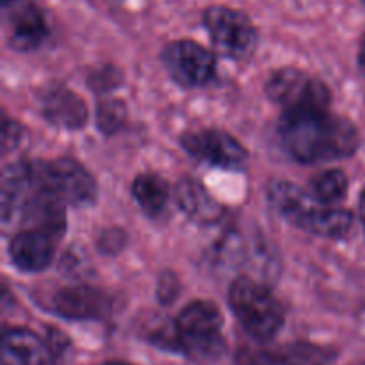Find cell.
<instances>
[{"instance_id":"1","label":"cell","mask_w":365,"mask_h":365,"mask_svg":"<svg viewBox=\"0 0 365 365\" xmlns=\"http://www.w3.org/2000/svg\"><path fill=\"white\" fill-rule=\"evenodd\" d=\"M280 138L285 150L299 163L342 159L353 155L360 145L355 125L328 110L284 113Z\"/></svg>"},{"instance_id":"2","label":"cell","mask_w":365,"mask_h":365,"mask_svg":"<svg viewBox=\"0 0 365 365\" xmlns=\"http://www.w3.org/2000/svg\"><path fill=\"white\" fill-rule=\"evenodd\" d=\"M269 202L285 220L321 237L341 239L353 228V214L349 210L327 205L291 182H273L269 185Z\"/></svg>"},{"instance_id":"3","label":"cell","mask_w":365,"mask_h":365,"mask_svg":"<svg viewBox=\"0 0 365 365\" xmlns=\"http://www.w3.org/2000/svg\"><path fill=\"white\" fill-rule=\"evenodd\" d=\"M228 302L239 323L253 339L266 342L284 324V307L273 292L252 278H239L232 284Z\"/></svg>"},{"instance_id":"4","label":"cell","mask_w":365,"mask_h":365,"mask_svg":"<svg viewBox=\"0 0 365 365\" xmlns=\"http://www.w3.org/2000/svg\"><path fill=\"white\" fill-rule=\"evenodd\" d=\"M220 309L209 302H192L178 314L173 327V351L196 359H214L223 351Z\"/></svg>"},{"instance_id":"5","label":"cell","mask_w":365,"mask_h":365,"mask_svg":"<svg viewBox=\"0 0 365 365\" xmlns=\"http://www.w3.org/2000/svg\"><path fill=\"white\" fill-rule=\"evenodd\" d=\"M36 187L52 192L63 203L84 207L95 202L96 182L88 170L70 157L31 163Z\"/></svg>"},{"instance_id":"6","label":"cell","mask_w":365,"mask_h":365,"mask_svg":"<svg viewBox=\"0 0 365 365\" xmlns=\"http://www.w3.org/2000/svg\"><path fill=\"white\" fill-rule=\"evenodd\" d=\"M203 25L217 52L230 59H248L257 48L259 34L242 11L228 6H210L203 11Z\"/></svg>"},{"instance_id":"7","label":"cell","mask_w":365,"mask_h":365,"mask_svg":"<svg viewBox=\"0 0 365 365\" xmlns=\"http://www.w3.org/2000/svg\"><path fill=\"white\" fill-rule=\"evenodd\" d=\"M266 93L273 102L284 107V113L328 110L330 89L323 81L294 68H284L271 75Z\"/></svg>"},{"instance_id":"8","label":"cell","mask_w":365,"mask_h":365,"mask_svg":"<svg viewBox=\"0 0 365 365\" xmlns=\"http://www.w3.org/2000/svg\"><path fill=\"white\" fill-rule=\"evenodd\" d=\"M163 63L171 77L185 88L203 86L216 75V57L192 39H178L163 50Z\"/></svg>"},{"instance_id":"9","label":"cell","mask_w":365,"mask_h":365,"mask_svg":"<svg viewBox=\"0 0 365 365\" xmlns=\"http://www.w3.org/2000/svg\"><path fill=\"white\" fill-rule=\"evenodd\" d=\"M182 146L196 159L223 170H245L248 164V152L234 138L217 128L187 132L182 135Z\"/></svg>"},{"instance_id":"10","label":"cell","mask_w":365,"mask_h":365,"mask_svg":"<svg viewBox=\"0 0 365 365\" xmlns=\"http://www.w3.org/2000/svg\"><path fill=\"white\" fill-rule=\"evenodd\" d=\"M2 9L11 48L29 52L45 41L48 25L34 0H2Z\"/></svg>"},{"instance_id":"11","label":"cell","mask_w":365,"mask_h":365,"mask_svg":"<svg viewBox=\"0 0 365 365\" xmlns=\"http://www.w3.org/2000/svg\"><path fill=\"white\" fill-rule=\"evenodd\" d=\"M330 349L312 344L274 346V348H245L235 355L237 365H327Z\"/></svg>"},{"instance_id":"12","label":"cell","mask_w":365,"mask_h":365,"mask_svg":"<svg viewBox=\"0 0 365 365\" xmlns=\"http://www.w3.org/2000/svg\"><path fill=\"white\" fill-rule=\"evenodd\" d=\"M53 309L66 319H100L113 309L110 296L91 285H71L53 296Z\"/></svg>"},{"instance_id":"13","label":"cell","mask_w":365,"mask_h":365,"mask_svg":"<svg viewBox=\"0 0 365 365\" xmlns=\"http://www.w3.org/2000/svg\"><path fill=\"white\" fill-rule=\"evenodd\" d=\"M2 365H56V356L34 331L11 328L2 337Z\"/></svg>"},{"instance_id":"14","label":"cell","mask_w":365,"mask_h":365,"mask_svg":"<svg viewBox=\"0 0 365 365\" xmlns=\"http://www.w3.org/2000/svg\"><path fill=\"white\" fill-rule=\"evenodd\" d=\"M21 210H24V221L32 227L31 230L45 232L50 237H59L66 228L64 203L52 192L36 187L34 182Z\"/></svg>"},{"instance_id":"15","label":"cell","mask_w":365,"mask_h":365,"mask_svg":"<svg viewBox=\"0 0 365 365\" xmlns=\"http://www.w3.org/2000/svg\"><path fill=\"white\" fill-rule=\"evenodd\" d=\"M9 255L18 269L29 273L45 269L53 257L52 237L39 230L18 232L9 242Z\"/></svg>"},{"instance_id":"16","label":"cell","mask_w":365,"mask_h":365,"mask_svg":"<svg viewBox=\"0 0 365 365\" xmlns=\"http://www.w3.org/2000/svg\"><path fill=\"white\" fill-rule=\"evenodd\" d=\"M43 114L50 123L64 128H81L88 121V107L78 95L56 88L43 96Z\"/></svg>"},{"instance_id":"17","label":"cell","mask_w":365,"mask_h":365,"mask_svg":"<svg viewBox=\"0 0 365 365\" xmlns=\"http://www.w3.org/2000/svg\"><path fill=\"white\" fill-rule=\"evenodd\" d=\"M178 207L196 223H212L223 214L220 203L205 191L202 184L192 178H184L175 191Z\"/></svg>"},{"instance_id":"18","label":"cell","mask_w":365,"mask_h":365,"mask_svg":"<svg viewBox=\"0 0 365 365\" xmlns=\"http://www.w3.org/2000/svg\"><path fill=\"white\" fill-rule=\"evenodd\" d=\"M32 189L31 163H13L2 173V220L9 221L24 207Z\"/></svg>"},{"instance_id":"19","label":"cell","mask_w":365,"mask_h":365,"mask_svg":"<svg viewBox=\"0 0 365 365\" xmlns=\"http://www.w3.org/2000/svg\"><path fill=\"white\" fill-rule=\"evenodd\" d=\"M132 195L145 212L159 214L170 198V185L159 175L145 173L134 180Z\"/></svg>"},{"instance_id":"20","label":"cell","mask_w":365,"mask_h":365,"mask_svg":"<svg viewBox=\"0 0 365 365\" xmlns=\"http://www.w3.org/2000/svg\"><path fill=\"white\" fill-rule=\"evenodd\" d=\"M348 192V177L341 170H328L312 180V195L327 205L341 202Z\"/></svg>"},{"instance_id":"21","label":"cell","mask_w":365,"mask_h":365,"mask_svg":"<svg viewBox=\"0 0 365 365\" xmlns=\"http://www.w3.org/2000/svg\"><path fill=\"white\" fill-rule=\"evenodd\" d=\"M125 123V106L118 100H107L98 106V128L113 134Z\"/></svg>"},{"instance_id":"22","label":"cell","mask_w":365,"mask_h":365,"mask_svg":"<svg viewBox=\"0 0 365 365\" xmlns=\"http://www.w3.org/2000/svg\"><path fill=\"white\" fill-rule=\"evenodd\" d=\"M21 139V127L13 123V121H6L4 123V134H2V150L4 153L9 152L11 148L18 146Z\"/></svg>"},{"instance_id":"23","label":"cell","mask_w":365,"mask_h":365,"mask_svg":"<svg viewBox=\"0 0 365 365\" xmlns=\"http://www.w3.org/2000/svg\"><path fill=\"white\" fill-rule=\"evenodd\" d=\"M359 64L360 70L365 73V34L362 36V41H360V50H359Z\"/></svg>"},{"instance_id":"24","label":"cell","mask_w":365,"mask_h":365,"mask_svg":"<svg viewBox=\"0 0 365 365\" xmlns=\"http://www.w3.org/2000/svg\"><path fill=\"white\" fill-rule=\"evenodd\" d=\"M360 220H362L364 227H365V189L360 195Z\"/></svg>"},{"instance_id":"25","label":"cell","mask_w":365,"mask_h":365,"mask_svg":"<svg viewBox=\"0 0 365 365\" xmlns=\"http://www.w3.org/2000/svg\"><path fill=\"white\" fill-rule=\"evenodd\" d=\"M102 365H132V364H127V362H118V360H116V362H114V360H113V362H106V364H102Z\"/></svg>"},{"instance_id":"26","label":"cell","mask_w":365,"mask_h":365,"mask_svg":"<svg viewBox=\"0 0 365 365\" xmlns=\"http://www.w3.org/2000/svg\"><path fill=\"white\" fill-rule=\"evenodd\" d=\"M362 2H364V6H365V0H362Z\"/></svg>"}]
</instances>
